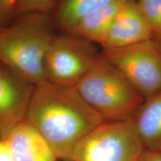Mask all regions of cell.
Returning a JSON list of instances; mask_svg holds the SVG:
<instances>
[{
    "mask_svg": "<svg viewBox=\"0 0 161 161\" xmlns=\"http://www.w3.org/2000/svg\"><path fill=\"white\" fill-rule=\"evenodd\" d=\"M154 40H155L157 45L159 47V49H160V52H161V37H155L154 38Z\"/></svg>",
    "mask_w": 161,
    "mask_h": 161,
    "instance_id": "d6986e66",
    "label": "cell"
},
{
    "mask_svg": "<svg viewBox=\"0 0 161 161\" xmlns=\"http://www.w3.org/2000/svg\"><path fill=\"white\" fill-rule=\"evenodd\" d=\"M0 161H13L11 148L6 139H0Z\"/></svg>",
    "mask_w": 161,
    "mask_h": 161,
    "instance_id": "2e32d148",
    "label": "cell"
},
{
    "mask_svg": "<svg viewBox=\"0 0 161 161\" xmlns=\"http://www.w3.org/2000/svg\"><path fill=\"white\" fill-rule=\"evenodd\" d=\"M122 1L126 0H60L52 19L55 27L69 32L90 12Z\"/></svg>",
    "mask_w": 161,
    "mask_h": 161,
    "instance_id": "7c38bea8",
    "label": "cell"
},
{
    "mask_svg": "<svg viewBox=\"0 0 161 161\" xmlns=\"http://www.w3.org/2000/svg\"><path fill=\"white\" fill-rule=\"evenodd\" d=\"M133 119L146 150L161 153V92L146 98Z\"/></svg>",
    "mask_w": 161,
    "mask_h": 161,
    "instance_id": "30bf717a",
    "label": "cell"
},
{
    "mask_svg": "<svg viewBox=\"0 0 161 161\" xmlns=\"http://www.w3.org/2000/svg\"><path fill=\"white\" fill-rule=\"evenodd\" d=\"M2 32L0 62L34 85L44 78V60L52 38L53 22L49 14L28 13Z\"/></svg>",
    "mask_w": 161,
    "mask_h": 161,
    "instance_id": "7a4b0ae2",
    "label": "cell"
},
{
    "mask_svg": "<svg viewBox=\"0 0 161 161\" xmlns=\"http://www.w3.org/2000/svg\"><path fill=\"white\" fill-rule=\"evenodd\" d=\"M140 161H161V153L146 150L141 157Z\"/></svg>",
    "mask_w": 161,
    "mask_h": 161,
    "instance_id": "e0dca14e",
    "label": "cell"
},
{
    "mask_svg": "<svg viewBox=\"0 0 161 161\" xmlns=\"http://www.w3.org/2000/svg\"><path fill=\"white\" fill-rule=\"evenodd\" d=\"M5 139L13 161H56L58 159L49 142L25 120L16 126Z\"/></svg>",
    "mask_w": 161,
    "mask_h": 161,
    "instance_id": "9c48e42d",
    "label": "cell"
},
{
    "mask_svg": "<svg viewBox=\"0 0 161 161\" xmlns=\"http://www.w3.org/2000/svg\"><path fill=\"white\" fill-rule=\"evenodd\" d=\"M102 52L145 99L161 92V52L154 39Z\"/></svg>",
    "mask_w": 161,
    "mask_h": 161,
    "instance_id": "8992f818",
    "label": "cell"
},
{
    "mask_svg": "<svg viewBox=\"0 0 161 161\" xmlns=\"http://www.w3.org/2000/svg\"><path fill=\"white\" fill-rule=\"evenodd\" d=\"M2 32H0V42H1V40H2Z\"/></svg>",
    "mask_w": 161,
    "mask_h": 161,
    "instance_id": "ffe728a7",
    "label": "cell"
},
{
    "mask_svg": "<svg viewBox=\"0 0 161 161\" xmlns=\"http://www.w3.org/2000/svg\"><path fill=\"white\" fill-rule=\"evenodd\" d=\"M25 121L45 138L58 159L71 160L77 145L105 121L75 86L44 79L35 85Z\"/></svg>",
    "mask_w": 161,
    "mask_h": 161,
    "instance_id": "6da1fadb",
    "label": "cell"
},
{
    "mask_svg": "<svg viewBox=\"0 0 161 161\" xmlns=\"http://www.w3.org/2000/svg\"><path fill=\"white\" fill-rule=\"evenodd\" d=\"M35 87L0 62V139L25 120Z\"/></svg>",
    "mask_w": 161,
    "mask_h": 161,
    "instance_id": "52a82bcc",
    "label": "cell"
},
{
    "mask_svg": "<svg viewBox=\"0 0 161 161\" xmlns=\"http://www.w3.org/2000/svg\"><path fill=\"white\" fill-rule=\"evenodd\" d=\"M140 159H141V158H140ZM140 160H138L137 161H140Z\"/></svg>",
    "mask_w": 161,
    "mask_h": 161,
    "instance_id": "44dd1931",
    "label": "cell"
},
{
    "mask_svg": "<svg viewBox=\"0 0 161 161\" xmlns=\"http://www.w3.org/2000/svg\"><path fill=\"white\" fill-rule=\"evenodd\" d=\"M152 29L154 38L161 37V0H136Z\"/></svg>",
    "mask_w": 161,
    "mask_h": 161,
    "instance_id": "4fadbf2b",
    "label": "cell"
},
{
    "mask_svg": "<svg viewBox=\"0 0 161 161\" xmlns=\"http://www.w3.org/2000/svg\"><path fill=\"white\" fill-rule=\"evenodd\" d=\"M75 87L86 104L104 121L132 119L145 101L102 52Z\"/></svg>",
    "mask_w": 161,
    "mask_h": 161,
    "instance_id": "3957f363",
    "label": "cell"
},
{
    "mask_svg": "<svg viewBox=\"0 0 161 161\" xmlns=\"http://www.w3.org/2000/svg\"><path fill=\"white\" fill-rule=\"evenodd\" d=\"M54 35L44 60V78L75 86L94 65L101 52L95 43L69 32Z\"/></svg>",
    "mask_w": 161,
    "mask_h": 161,
    "instance_id": "5b68a950",
    "label": "cell"
},
{
    "mask_svg": "<svg viewBox=\"0 0 161 161\" xmlns=\"http://www.w3.org/2000/svg\"><path fill=\"white\" fill-rule=\"evenodd\" d=\"M5 21L6 19H5V17H3V15L2 14L1 12H0V32H2L4 29H5Z\"/></svg>",
    "mask_w": 161,
    "mask_h": 161,
    "instance_id": "ac0fdd59",
    "label": "cell"
},
{
    "mask_svg": "<svg viewBox=\"0 0 161 161\" xmlns=\"http://www.w3.org/2000/svg\"><path fill=\"white\" fill-rule=\"evenodd\" d=\"M152 39V31L136 1L128 0L119 11L101 46L102 50L116 49Z\"/></svg>",
    "mask_w": 161,
    "mask_h": 161,
    "instance_id": "ba28073f",
    "label": "cell"
},
{
    "mask_svg": "<svg viewBox=\"0 0 161 161\" xmlns=\"http://www.w3.org/2000/svg\"><path fill=\"white\" fill-rule=\"evenodd\" d=\"M126 1L110 4L90 12L82 17L69 33L101 46L105 40L116 14Z\"/></svg>",
    "mask_w": 161,
    "mask_h": 161,
    "instance_id": "8fae6325",
    "label": "cell"
},
{
    "mask_svg": "<svg viewBox=\"0 0 161 161\" xmlns=\"http://www.w3.org/2000/svg\"><path fill=\"white\" fill-rule=\"evenodd\" d=\"M18 1L19 0H0V12L5 19L14 14Z\"/></svg>",
    "mask_w": 161,
    "mask_h": 161,
    "instance_id": "9a60e30c",
    "label": "cell"
},
{
    "mask_svg": "<svg viewBox=\"0 0 161 161\" xmlns=\"http://www.w3.org/2000/svg\"><path fill=\"white\" fill-rule=\"evenodd\" d=\"M145 151L133 119L105 121L77 145L71 161H137Z\"/></svg>",
    "mask_w": 161,
    "mask_h": 161,
    "instance_id": "277c9868",
    "label": "cell"
},
{
    "mask_svg": "<svg viewBox=\"0 0 161 161\" xmlns=\"http://www.w3.org/2000/svg\"><path fill=\"white\" fill-rule=\"evenodd\" d=\"M55 0H19L14 14L19 16L28 13H42L49 14Z\"/></svg>",
    "mask_w": 161,
    "mask_h": 161,
    "instance_id": "5bb4252c",
    "label": "cell"
}]
</instances>
